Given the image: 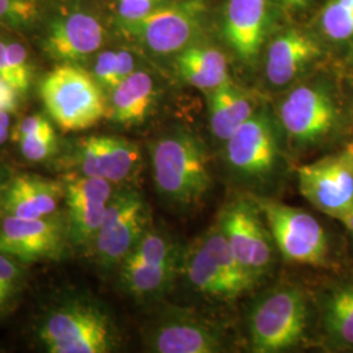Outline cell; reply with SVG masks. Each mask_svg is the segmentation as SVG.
Here are the masks:
<instances>
[{"mask_svg": "<svg viewBox=\"0 0 353 353\" xmlns=\"http://www.w3.org/2000/svg\"><path fill=\"white\" fill-rule=\"evenodd\" d=\"M275 117L292 161L330 150L350 137L347 101L328 76L290 87Z\"/></svg>", "mask_w": 353, "mask_h": 353, "instance_id": "1", "label": "cell"}, {"mask_svg": "<svg viewBox=\"0 0 353 353\" xmlns=\"http://www.w3.org/2000/svg\"><path fill=\"white\" fill-rule=\"evenodd\" d=\"M220 161L234 189L252 196L276 198L292 165L276 117L259 108L221 145Z\"/></svg>", "mask_w": 353, "mask_h": 353, "instance_id": "2", "label": "cell"}, {"mask_svg": "<svg viewBox=\"0 0 353 353\" xmlns=\"http://www.w3.org/2000/svg\"><path fill=\"white\" fill-rule=\"evenodd\" d=\"M152 176L161 201L178 214L201 211L214 188L211 153L196 134L174 128L150 144Z\"/></svg>", "mask_w": 353, "mask_h": 353, "instance_id": "3", "label": "cell"}, {"mask_svg": "<svg viewBox=\"0 0 353 353\" xmlns=\"http://www.w3.org/2000/svg\"><path fill=\"white\" fill-rule=\"evenodd\" d=\"M246 339L254 353L319 345L314 293L287 280L263 290L248 310Z\"/></svg>", "mask_w": 353, "mask_h": 353, "instance_id": "4", "label": "cell"}, {"mask_svg": "<svg viewBox=\"0 0 353 353\" xmlns=\"http://www.w3.org/2000/svg\"><path fill=\"white\" fill-rule=\"evenodd\" d=\"M179 278L210 303L233 305L256 288L214 223L183 248Z\"/></svg>", "mask_w": 353, "mask_h": 353, "instance_id": "5", "label": "cell"}, {"mask_svg": "<svg viewBox=\"0 0 353 353\" xmlns=\"http://www.w3.org/2000/svg\"><path fill=\"white\" fill-rule=\"evenodd\" d=\"M39 94L51 119L63 131L88 130L109 114L101 85L74 63L61 64L45 76Z\"/></svg>", "mask_w": 353, "mask_h": 353, "instance_id": "6", "label": "cell"}, {"mask_svg": "<svg viewBox=\"0 0 353 353\" xmlns=\"http://www.w3.org/2000/svg\"><path fill=\"white\" fill-rule=\"evenodd\" d=\"M236 259L256 287L270 278L278 265V248L259 205L248 194L225 203L216 219Z\"/></svg>", "mask_w": 353, "mask_h": 353, "instance_id": "7", "label": "cell"}, {"mask_svg": "<svg viewBox=\"0 0 353 353\" xmlns=\"http://www.w3.org/2000/svg\"><path fill=\"white\" fill-rule=\"evenodd\" d=\"M252 198L265 216L283 261L313 268L334 267L330 234L314 214L278 198Z\"/></svg>", "mask_w": 353, "mask_h": 353, "instance_id": "8", "label": "cell"}, {"mask_svg": "<svg viewBox=\"0 0 353 353\" xmlns=\"http://www.w3.org/2000/svg\"><path fill=\"white\" fill-rule=\"evenodd\" d=\"M229 327L198 310L169 305L143 327L148 352L221 353L233 347Z\"/></svg>", "mask_w": 353, "mask_h": 353, "instance_id": "9", "label": "cell"}, {"mask_svg": "<svg viewBox=\"0 0 353 353\" xmlns=\"http://www.w3.org/2000/svg\"><path fill=\"white\" fill-rule=\"evenodd\" d=\"M39 339L50 353H108L115 350L118 335L101 306L76 300L51 310Z\"/></svg>", "mask_w": 353, "mask_h": 353, "instance_id": "10", "label": "cell"}, {"mask_svg": "<svg viewBox=\"0 0 353 353\" xmlns=\"http://www.w3.org/2000/svg\"><path fill=\"white\" fill-rule=\"evenodd\" d=\"M151 210L138 190H114L100 229L92 243L96 263L108 272L118 268L152 227Z\"/></svg>", "mask_w": 353, "mask_h": 353, "instance_id": "11", "label": "cell"}, {"mask_svg": "<svg viewBox=\"0 0 353 353\" xmlns=\"http://www.w3.org/2000/svg\"><path fill=\"white\" fill-rule=\"evenodd\" d=\"M299 191L316 211L341 220L353 204V148L345 141L312 163L296 168Z\"/></svg>", "mask_w": 353, "mask_h": 353, "instance_id": "12", "label": "cell"}, {"mask_svg": "<svg viewBox=\"0 0 353 353\" xmlns=\"http://www.w3.org/2000/svg\"><path fill=\"white\" fill-rule=\"evenodd\" d=\"M204 13L202 0L166 3L138 21L122 24L123 30L152 52L170 55L189 46Z\"/></svg>", "mask_w": 353, "mask_h": 353, "instance_id": "13", "label": "cell"}, {"mask_svg": "<svg viewBox=\"0 0 353 353\" xmlns=\"http://www.w3.org/2000/svg\"><path fill=\"white\" fill-rule=\"evenodd\" d=\"M65 225L52 214L42 219L8 216L0 227V252L21 262L59 259L65 246Z\"/></svg>", "mask_w": 353, "mask_h": 353, "instance_id": "14", "label": "cell"}, {"mask_svg": "<svg viewBox=\"0 0 353 353\" xmlns=\"http://www.w3.org/2000/svg\"><path fill=\"white\" fill-rule=\"evenodd\" d=\"M77 164L81 176L127 186L139 176L143 154L135 141L114 135H92L80 143Z\"/></svg>", "mask_w": 353, "mask_h": 353, "instance_id": "15", "label": "cell"}, {"mask_svg": "<svg viewBox=\"0 0 353 353\" xmlns=\"http://www.w3.org/2000/svg\"><path fill=\"white\" fill-rule=\"evenodd\" d=\"M314 293L319 347L353 352V274L326 280Z\"/></svg>", "mask_w": 353, "mask_h": 353, "instance_id": "16", "label": "cell"}, {"mask_svg": "<svg viewBox=\"0 0 353 353\" xmlns=\"http://www.w3.org/2000/svg\"><path fill=\"white\" fill-rule=\"evenodd\" d=\"M113 186L101 178L85 176L65 182L68 233L77 246L92 248L113 195Z\"/></svg>", "mask_w": 353, "mask_h": 353, "instance_id": "17", "label": "cell"}, {"mask_svg": "<svg viewBox=\"0 0 353 353\" xmlns=\"http://www.w3.org/2000/svg\"><path fill=\"white\" fill-rule=\"evenodd\" d=\"M105 42V29L90 13L77 11L59 16L51 23L43 49L52 59L62 63L85 61Z\"/></svg>", "mask_w": 353, "mask_h": 353, "instance_id": "18", "label": "cell"}, {"mask_svg": "<svg viewBox=\"0 0 353 353\" xmlns=\"http://www.w3.org/2000/svg\"><path fill=\"white\" fill-rule=\"evenodd\" d=\"M316 39L297 29H290L275 38L265 55V75L272 88L290 87L303 76L310 64L322 57Z\"/></svg>", "mask_w": 353, "mask_h": 353, "instance_id": "19", "label": "cell"}, {"mask_svg": "<svg viewBox=\"0 0 353 353\" xmlns=\"http://www.w3.org/2000/svg\"><path fill=\"white\" fill-rule=\"evenodd\" d=\"M267 0H228L224 34L242 62L252 63L265 41Z\"/></svg>", "mask_w": 353, "mask_h": 353, "instance_id": "20", "label": "cell"}, {"mask_svg": "<svg viewBox=\"0 0 353 353\" xmlns=\"http://www.w3.org/2000/svg\"><path fill=\"white\" fill-rule=\"evenodd\" d=\"M65 194V183L23 174L16 176L6 191L3 208L8 216L20 219H42L55 214Z\"/></svg>", "mask_w": 353, "mask_h": 353, "instance_id": "21", "label": "cell"}, {"mask_svg": "<svg viewBox=\"0 0 353 353\" xmlns=\"http://www.w3.org/2000/svg\"><path fill=\"white\" fill-rule=\"evenodd\" d=\"M181 262L160 263L128 254L118 267L119 284L137 301L157 303L176 285Z\"/></svg>", "mask_w": 353, "mask_h": 353, "instance_id": "22", "label": "cell"}, {"mask_svg": "<svg viewBox=\"0 0 353 353\" xmlns=\"http://www.w3.org/2000/svg\"><path fill=\"white\" fill-rule=\"evenodd\" d=\"M205 93L210 130L221 145L259 109L252 94L232 80Z\"/></svg>", "mask_w": 353, "mask_h": 353, "instance_id": "23", "label": "cell"}, {"mask_svg": "<svg viewBox=\"0 0 353 353\" xmlns=\"http://www.w3.org/2000/svg\"><path fill=\"white\" fill-rule=\"evenodd\" d=\"M156 99V87L147 71H134L110 92L108 117L119 125L135 126L150 115Z\"/></svg>", "mask_w": 353, "mask_h": 353, "instance_id": "24", "label": "cell"}, {"mask_svg": "<svg viewBox=\"0 0 353 353\" xmlns=\"http://www.w3.org/2000/svg\"><path fill=\"white\" fill-rule=\"evenodd\" d=\"M174 68L191 87L210 92L230 80L225 55L210 46H188L176 54Z\"/></svg>", "mask_w": 353, "mask_h": 353, "instance_id": "25", "label": "cell"}, {"mask_svg": "<svg viewBox=\"0 0 353 353\" xmlns=\"http://www.w3.org/2000/svg\"><path fill=\"white\" fill-rule=\"evenodd\" d=\"M319 29L328 42L348 46L353 42V0H328L319 14Z\"/></svg>", "mask_w": 353, "mask_h": 353, "instance_id": "26", "label": "cell"}, {"mask_svg": "<svg viewBox=\"0 0 353 353\" xmlns=\"http://www.w3.org/2000/svg\"><path fill=\"white\" fill-rule=\"evenodd\" d=\"M42 16L39 0H0V26L10 29H29Z\"/></svg>", "mask_w": 353, "mask_h": 353, "instance_id": "27", "label": "cell"}, {"mask_svg": "<svg viewBox=\"0 0 353 353\" xmlns=\"http://www.w3.org/2000/svg\"><path fill=\"white\" fill-rule=\"evenodd\" d=\"M7 61L11 71V84L19 93H26L32 80V70L26 48L14 41L6 42Z\"/></svg>", "mask_w": 353, "mask_h": 353, "instance_id": "28", "label": "cell"}, {"mask_svg": "<svg viewBox=\"0 0 353 353\" xmlns=\"http://www.w3.org/2000/svg\"><path fill=\"white\" fill-rule=\"evenodd\" d=\"M21 154L30 163H42L57 152L58 140L54 128L51 127L36 135L28 137L19 141Z\"/></svg>", "mask_w": 353, "mask_h": 353, "instance_id": "29", "label": "cell"}, {"mask_svg": "<svg viewBox=\"0 0 353 353\" xmlns=\"http://www.w3.org/2000/svg\"><path fill=\"white\" fill-rule=\"evenodd\" d=\"M23 275L17 259L0 252V301L3 305L8 303L19 292Z\"/></svg>", "mask_w": 353, "mask_h": 353, "instance_id": "30", "label": "cell"}, {"mask_svg": "<svg viewBox=\"0 0 353 353\" xmlns=\"http://www.w3.org/2000/svg\"><path fill=\"white\" fill-rule=\"evenodd\" d=\"M93 76L102 89L110 93L122 81L119 74L118 52L113 50L100 52L93 67Z\"/></svg>", "mask_w": 353, "mask_h": 353, "instance_id": "31", "label": "cell"}, {"mask_svg": "<svg viewBox=\"0 0 353 353\" xmlns=\"http://www.w3.org/2000/svg\"><path fill=\"white\" fill-rule=\"evenodd\" d=\"M166 3H169V0H117L118 16L122 24L134 23Z\"/></svg>", "mask_w": 353, "mask_h": 353, "instance_id": "32", "label": "cell"}, {"mask_svg": "<svg viewBox=\"0 0 353 353\" xmlns=\"http://www.w3.org/2000/svg\"><path fill=\"white\" fill-rule=\"evenodd\" d=\"M51 127L52 126H51L49 119H46L45 117H42L39 114L30 115V117L24 118L21 122H19L13 128L12 139L19 143L20 140L39 134L42 131H46Z\"/></svg>", "mask_w": 353, "mask_h": 353, "instance_id": "33", "label": "cell"}, {"mask_svg": "<svg viewBox=\"0 0 353 353\" xmlns=\"http://www.w3.org/2000/svg\"><path fill=\"white\" fill-rule=\"evenodd\" d=\"M19 92L12 85L0 77V110L13 113L19 108Z\"/></svg>", "mask_w": 353, "mask_h": 353, "instance_id": "34", "label": "cell"}, {"mask_svg": "<svg viewBox=\"0 0 353 353\" xmlns=\"http://www.w3.org/2000/svg\"><path fill=\"white\" fill-rule=\"evenodd\" d=\"M0 77L11 84V71H10V65H8V61H7L6 42H3L1 39H0Z\"/></svg>", "mask_w": 353, "mask_h": 353, "instance_id": "35", "label": "cell"}, {"mask_svg": "<svg viewBox=\"0 0 353 353\" xmlns=\"http://www.w3.org/2000/svg\"><path fill=\"white\" fill-rule=\"evenodd\" d=\"M339 223H341L344 228H345V230H347V233H348V236L351 239V242H352L353 248V204L352 207L348 210V212L344 214L341 220H339Z\"/></svg>", "mask_w": 353, "mask_h": 353, "instance_id": "36", "label": "cell"}, {"mask_svg": "<svg viewBox=\"0 0 353 353\" xmlns=\"http://www.w3.org/2000/svg\"><path fill=\"white\" fill-rule=\"evenodd\" d=\"M281 3L292 10H301L309 6L310 0H281Z\"/></svg>", "mask_w": 353, "mask_h": 353, "instance_id": "37", "label": "cell"}, {"mask_svg": "<svg viewBox=\"0 0 353 353\" xmlns=\"http://www.w3.org/2000/svg\"><path fill=\"white\" fill-rule=\"evenodd\" d=\"M347 113H348V127H350V135L353 132V90L351 97L347 100Z\"/></svg>", "mask_w": 353, "mask_h": 353, "instance_id": "38", "label": "cell"}, {"mask_svg": "<svg viewBox=\"0 0 353 353\" xmlns=\"http://www.w3.org/2000/svg\"><path fill=\"white\" fill-rule=\"evenodd\" d=\"M344 63L347 65V68L351 70L353 72V42H351L347 46V54H345V58H344Z\"/></svg>", "mask_w": 353, "mask_h": 353, "instance_id": "39", "label": "cell"}, {"mask_svg": "<svg viewBox=\"0 0 353 353\" xmlns=\"http://www.w3.org/2000/svg\"><path fill=\"white\" fill-rule=\"evenodd\" d=\"M10 127H0V145L4 144L10 137Z\"/></svg>", "mask_w": 353, "mask_h": 353, "instance_id": "40", "label": "cell"}, {"mask_svg": "<svg viewBox=\"0 0 353 353\" xmlns=\"http://www.w3.org/2000/svg\"><path fill=\"white\" fill-rule=\"evenodd\" d=\"M0 194H1V174H0Z\"/></svg>", "mask_w": 353, "mask_h": 353, "instance_id": "41", "label": "cell"}, {"mask_svg": "<svg viewBox=\"0 0 353 353\" xmlns=\"http://www.w3.org/2000/svg\"><path fill=\"white\" fill-rule=\"evenodd\" d=\"M348 143H350V144H351V145H352V148H353V138L351 140H348Z\"/></svg>", "mask_w": 353, "mask_h": 353, "instance_id": "42", "label": "cell"}, {"mask_svg": "<svg viewBox=\"0 0 353 353\" xmlns=\"http://www.w3.org/2000/svg\"><path fill=\"white\" fill-rule=\"evenodd\" d=\"M1 306H3V303H1V301H0V307H1Z\"/></svg>", "mask_w": 353, "mask_h": 353, "instance_id": "43", "label": "cell"}]
</instances>
